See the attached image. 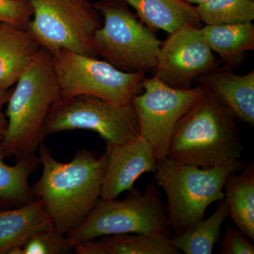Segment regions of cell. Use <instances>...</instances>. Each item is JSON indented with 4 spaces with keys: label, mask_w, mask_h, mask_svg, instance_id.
Here are the masks:
<instances>
[{
    "label": "cell",
    "mask_w": 254,
    "mask_h": 254,
    "mask_svg": "<svg viewBox=\"0 0 254 254\" xmlns=\"http://www.w3.org/2000/svg\"><path fill=\"white\" fill-rule=\"evenodd\" d=\"M38 155L43 173L32 187L33 193L44 201L55 228L66 235L86 220L101 198L108 150L99 156L80 149L69 163H61L43 143Z\"/></svg>",
    "instance_id": "1"
},
{
    "label": "cell",
    "mask_w": 254,
    "mask_h": 254,
    "mask_svg": "<svg viewBox=\"0 0 254 254\" xmlns=\"http://www.w3.org/2000/svg\"><path fill=\"white\" fill-rule=\"evenodd\" d=\"M242 150L236 118L206 90L177 125L168 158L201 168H215L237 161Z\"/></svg>",
    "instance_id": "2"
},
{
    "label": "cell",
    "mask_w": 254,
    "mask_h": 254,
    "mask_svg": "<svg viewBox=\"0 0 254 254\" xmlns=\"http://www.w3.org/2000/svg\"><path fill=\"white\" fill-rule=\"evenodd\" d=\"M16 83L7 103L8 127L1 147L5 158L14 157L17 163L38 155L47 116L61 98L51 53L42 48Z\"/></svg>",
    "instance_id": "3"
},
{
    "label": "cell",
    "mask_w": 254,
    "mask_h": 254,
    "mask_svg": "<svg viewBox=\"0 0 254 254\" xmlns=\"http://www.w3.org/2000/svg\"><path fill=\"white\" fill-rule=\"evenodd\" d=\"M242 168L240 160L210 168L177 163L168 157L157 162L155 182L167 195L169 224L175 235L195 226L209 205L224 199L227 177Z\"/></svg>",
    "instance_id": "4"
},
{
    "label": "cell",
    "mask_w": 254,
    "mask_h": 254,
    "mask_svg": "<svg viewBox=\"0 0 254 254\" xmlns=\"http://www.w3.org/2000/svg\"><path fill=\"white\" fill-rule=\"evenodd\" d=\"M93 4L104 18V25L93 38L96 56L126 72L153 71L163 43L154 31L138 19L124 0H100Z\"/></svg>",
    "instance_id": "5"
},
{
    "label": "cell",
    "mask_w": 254,
    "mask_h": 254,
    "mask_svg": "<svg viewBox=\"0 0 254 254\" xmlns=\"http://www.w3.org/2000/svg\"><path fill=\"white\" fill-rule=\"evenodd\" d=\"M167 205L155 184H149L143 193L128 190L124 200L100 198L81 225L66 234L72 248L98 237L128 233H155L170 236Z\"/></svg>",
    "instance_id": "6"
},
{
    "label": "cell",
    "mask_w": 254,
    "mask_h": 254,
    "mask_svg": "<svg viewBox=\"0 0 254 254\" xmlns=\"http://www.w3.org/2000/svg\"><path fill=\"white\" fill-rule=\"evenodd\" d=\"M91 130L106 144L118 145L140 136L131 103L117 105L91 95L60 98L52 105L41 130V143L53 133Z\"/></svg>",
    "instance_id": "7"
},
{
    "label": "cell",
    "mask_w": 254,
    "mask_h": 254,
    "mask_svg": "<svg viewBox=\"0 0 254 254\" xmlns=\"http://www.w3.org/2000/svg\"><path fill=\"white\" fill-rule=\"evenodd\" d=\"M33 16L27 30L42 48L66 50L97 58L93 38L101 27L100 14L89 0H28Z\"/></svg>",
    "instance_id": "8"
},
{
    "label": "cell",
    "mask_w": 254,
    "mask_h": 254,
    "mask_svg": "<svg viewBox=\"0 0 254 254\" xmlns=\"http://www.w3.org/2000/svg\"><path fill=\"white\" fill-rule=\"evenodd\" d=\"M52 58L63 98L91 95L127 105L143 89V71L126 72L105 60L66 50L53 53Z\"/></svg>",
    "instance_id": "9"
},
{
    "label": "cell",
    "mask_w": 254,
    "mask_h": 254,
    "mask_svg": "<svg viewBox=\"0 0 254 254\" xmlns=\"http://www.w3.org/2000/svg\"><path fill=\"white\" fill-rule=\"evenodd\" d=\"M144 93L131 100L140 136L154 150L157 162L168 157V148L175 128L182 118L205 93L200 86L180 89L165 84L158 77L145 78Z\"/></svg>",
    "instance_id": "10"
},
{
    "label": "cell",
    "mask_w": 254,
    "mask_h": 254,
    "mask_svg": "<svg viewBox=\"0 0 254 254\" xmlns=\"http://www.w3.org/2000/svg\"><path fill=\"white\" fill-rule=\"evenodd\" d=\"M216 68L212 50L198 26L169 33L159 51L154 76L173 88H191L195 78Z\"/></svg>",
    "instance_id": "11"
},
{
    "label": "cell",
    "mask_w": 254,
    "mask_h": 254,
    "mask_svg": "<svg viewBox=\"0 0 254 254\" xmlns=\"http://www.w3.org/2000/svg\"><path fill=\"white\" fill-rule=\"evenodd\" d=\"M108 162L102 187L101 198L115 199L133 189L143 173H154L157 160L152 145L141 136L122 144H106Z\"/></svg>",
    "instance_id": "12"
},
{
    "label": "cell",
    "mask_w": 254,
    "mask_h": 254,
    "mask_svg": "<svg viewBox=\"0 0 254 254\" xmlns=\"http://www.w3.org/2000/svg\"><path fill=\"white\" fill-rule=\"evenodd\" d=\"M200 86L211 92L237 120L254 125V70L244 75L215 69L198 76Z\"/></svg>",
    "instance_id": "13"
},
{
    "label": "cell",
    "mask_w": 254,
    "mask_h": 254,
    "mask_svg": "<svg viewBox=\"0 0 254 254\" xmlns=\"http://www.w3.org/2000/svg\"><path fill=\"white\" fill-rule=\"evenodd\" d=\"M42 47L27 28L0 24V88L18 81L39 54Z\"/></svg>",
    "instance_id": "14"
},
{
    "label": "cell",
    "mask_w": 254,
    "mask_h": 254,
    "mask_svg": "<svg viewBox=\"0 0 254 254\" xmlns=\"http://www.w3.org/2000/svg\"><path fill=\"white\" fill-rule=\"evenodd\" d=\"M51 228L53 221L40 198L19 208L0 210V254H9L38 232Z\"/></svg>",
    "instance_id": "15"
},
{
    "label": "cell",
    "mask_w": 254,
    "mask_h": 254,
    "mask_svg": "<svg viewBox=\"0 0 254 254\" xmlns=\"http://www.w3.org/2000/svg\"><path fill=\"white\" fill-rule=\"evenodd\" d=\"M77 254H178L169 236L155 233H128L101 237L75 246Z\"/></svg>",
    "instance_id": "16"
},
{
    "label": "cell",
    "mask_w": 254,
    "mask_h": 254,
    "mask_svg": "<svg viewBox=\"0 0 254 254\" xmlns=\"http://www.w3.org/2000/svg\"><path fill=\"white\" fill-rule=\"evenodd\" d=\"M136 10V16L152 31L168 33L185 26H199L196 7L186 0H124Z\"/></svg>",
    "instance_id": "17"
},
{
    "label": "cell",
    "mask_w": 254,
    "mask_h": 254,
    "mask_svg": "<svg viewBox=\"0 0 254 254\" xmlns=\"http://www.w3.org/2000/svg\"><path fill=\"white\" fill-rule=\"evenodd\" d=\"M242 173L234 172L224 185L228 215L238 230L254 240V165L250 163Z\"/></svg>",
    "instance_id": "18"
},
{
    "label": "cell",
    "mask_w": 254,
    "mask_h": 254,
    "mask_svg": "<svg viewBox=\"0 0 254 254\" xmlns=\"http://www.w3.org/2000/svg\"><path fill=\"white\" fill-rule=\"evenodd\" d=\"M0 144V210L19 208L36 200L29 177L41 165L39 157H30L8 165Z\"/></svg>",
    "instance_id": "19"
},
{
    "label": "cell",
    "mask_w": 254,
    "mask_h": 254,
    "mask_svg": "<svg viewBox=\"0 0 254 254\" xmlns=\"http://www.w3.org/2000/svg\"><path fill=\"white\" fill-rule=\"evenodd\" d=\"M200 29L210 49L225 63H236L246 52L254 49L252 22L205 25Z\"/></svg>",
    "instance_id": "20"
},
{
    "label": "cell",
    "mask_w": 254,
    "mask_h": 254,
    "mask_svg": "<svg viewBox=\"0 0 254 254\" xmlns=\"http://www.w3.org/2000/svg\"><path fill=\"white\" fill-rule=\"evenodd\" d=\"M227 216L228 208L224 198L219 200L218 207L209 218L203 219L190 230L171 239L173 245L185 254H213L222 223Z\"/></svg>",
    "instance_id": "21"
},
{
    "label": "cell",
    "mask_w": 254,
    "mask_h": 254,
    "mask_svg": "<svg viewBox=\"0 0 254 254\" xmlns=\"http://www.w3.org/2000/svg\"><path fill=\"white\" fill-rule=\"evenodd\" d=\"M195 7L205 25L252 22L254 19V0H208Z\"/></svg>",
    "instance_id": "22"
},
{
    "label": "cell",
    "mask_w": 254,
    "mask_h": 254,
    "mask_svg": "<svg viewBox=\"0 0 254 254\" xmlns=\"http://www.w3.org/2000/svg\"><path fill=\"white\" fill-rule=\"evenodd\" d=\"M72 250L66 235L51 228L33 235L21 247L20 254H66Z\"/></svg>",
    "instance_id": "23"
},
{
    "label": "cell",
    "mask_w": 254,
    "mask_h": 254,
    "mask_svg": "<svg viewBox=\"0 0 254 254\" xmlns=\"http://www.w3.org/2000/svg\"><path fill=\"white\" fill-rule=\"evenodd\" d=\"M33 16V9L28 0H0V24L27 28Z\"/></svg>",
    "instance_id": "24"
},
{
    "label": "cell",
    "mask_w": 254,
    "mask_h": 254,
    "mask_svg": "<svg viewBox=\"0 0 254 254\" xmlns=\"http://www.w3.org/2000/svg\"><path fill=\"white\" fill-rule=\"evenodd\" d=\"M219 254H254V246L250 238L240 230L227 227L222 239L221 248Z\"/></svg>",
    "instance_id": "25"
},
{
    "label": "cell",
    "mask_w": 254,
    "mask_h": 254,
    "mask_svg": "<svg viewBox=\"0 0 254 254\" xmlns=\"http://www.w3.org/2000/svg\"><path fill=\"white\" fill-rule=\"evenodd\" d=\"M7 127L8 120L6 119V116L1 113V110H0V144L4 139Z\"/></svg>",
    "instance_id": "26"
},
{
    "label": "cell",
    "mask_w": 254,
    "mask_h": 254,
    "mask_svg": "<svg viewBox=\"0 0 254 254\" xmlns=\"http://www.w3.org/2000/svg\"><path fill=\"white\" fill-rule=\"evenodd\" d=\"M11 93H12V91L9 89L5 90L0 88V110H1L2 107L8 103Z\"/></svg>",
    "instance_id": "27"
},
{
    "label": "cell",
    "mask_w": 254,
    "mask_h": 254,
    "mask_svg": "<svg viewBox=\"0 0 254 254\" xmlns=\"http://www.w3.org/2000/svg\"><path fill=\"white\" fill-rule=\"evenodd\" d=\"M187 1H188L190 4H195L197 5L202 4V3H204L205 1H208V0H186Z\"/></svg>",
    "instance_id": "28"
}]
</instances>
